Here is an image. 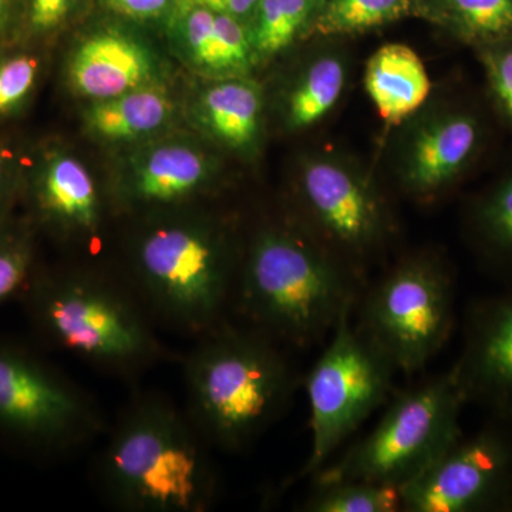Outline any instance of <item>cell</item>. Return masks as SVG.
<instances>
[{"instance_id":"10","label":"cell","mask_w":512,"mask_h":512,"mask_svg":"<svg viewBox=\"0 0 512 512\" xmlns=\"http://www.w3.org/2000/svg\"><path fill=\"white\" fill-rule=\"evenodd\" d=\"M296 198L305 229L340 261L363 275L369 261L392 237L389 205L359 167L330 154L303 161Z\"/></svg>"},{"instance_id":"2","label":"cell","mask_w":512,"mask_h":512,"mask_svg":"<svg viewBox=\"0 0 512 512\" xmlns=\"http://www.w3.org/2000/svg\"><path fill=\"white\" fill-rule=\"evenodd\" d=\"M208 446L190 416L144 394L127 407L101 454L103 493L126 511H207L218 488Z\"/></svg>"},{"instance_id":"17","label":"cell","mask_w":512,"mask_h":512,"mask_svg":"<svg viewBox=\"0 0 512 512\" xmlns=\"http://www.w3.org/2000/svg\"><path fill=\"white\" fill-rule=\"evenodd\" d=\"M365 87L384 123L399 126L429 99L431 80L412 47L389 43L367 62Z\"/></svg>"},{"instance_id":"25","label":"cell","mask_w":512,"mask_h":512,"mask_svg":"<svg viewBox=\"0 0 512 512\" xmlns=\"http://www.w3.org/2000/svg\"><path fill=\"white\" fill-rule=\"evenodd\" d=\"M474 231L491 258L512 269V173L474 208Z\"/></svg>"},{"instance_id":"22","label":"cell","mask_w":512,"mask_h":512,"mask_svg":"<svg viewBox=\"0 0 512 512\" xmlns=\"http://www.w3.org/2000/svg\"><path fill=\"white\" fill-rule=\"evenodd\" d=\"M410 8L412 0H325L309 28L320 36L365 32L403 18Z\"/></svg>"},{"instance_id":"18","label":"cell","mask_w":512,"mask_h":512,"mask_svg":"<svg viewBox=\"0 0 512 512\" xmlns=\"http://www.w3.org/2000/svg\"><path fill=\"white\" fill-rule=\"evenodd\" d=\"M195 116L204 130L237 151L254 150L264 119V93L245 76L224 77L198 97Z\"/></svg>"},{"instance_id":"1","label":"cell","mask_w":512,"mask_h":512,"mask_svg":"<svg viewBox=\"0 0 512 512\" xmlns=\"http://www.w3.org/2000/svg\"><path fill=\"white\" fill-rule=\"evenodd\" d=\"M365 288V276L299 225L268 227L239 261L234 301L252 329L276 343L308 348L356 308Z\"/></svg>"},{"instance_id":"34","label":"cell","mask_w":512,"mask_h":512,"mask_svg":"<svg viewBox=\"0 0 512 512\" xmlns=\"http://www.w3.org/2000/svg\"><path fill=\"white\" fill-rule=\"evenodd\" d=\"M15 26V0H0V45L9 39Z\"/></svg>"},{"instance_id":"7","label":"cell","mask_w":512,"mask_h":512,"mask_svg":"<svg viewBox=\"0 0 512 512\" xmlns=\"http://www.w3.org/2000/svg\"><path fill=\"white\" fill-rule=\"evenodd\" d=\"M355 312L357 328L389 357L397 372L413 375L450 338L453 278L437 255L407 256L363 289Z\"/></svg>"},{"instance_id":"26","label":"cell","mask_w":512,"mask_h":512,"mask_svg":"<svg viewBox=\"0 0 512 512\" xmlns=\"http://www.w3.org/2000/svg\"><path fill=\"white\" fill-rule=\"evenodd\" d=\"M454 30L483 46L512 36V0H446Z\"/></svg>"},{"instance_id":"3","label":"cell","mask_w":512,"mask_h":512,"mask_svg":"<svg viewBox=\"0 0 512 512\" xmlns=\"http://www.w3.org/2000/svg\"><path fill=\"white\" fill-rule=\"evenodd\" d=\"M190 419L210 446L239 451L292 402L299 379L275 340L225 323L185 359Z\"/></svg>"},{"instance_id":"13","label":"cell","mask_w":512,"mask_h":512,"mask_svg":"<svg viewBox=\"0 0 512 512\" xmlns=\"http://www.w3.org/2000/svg\"><path fill=\"white\" fill-rule=\"evenodd\" d=\"M466 400L512 416V295L478 306L453 369Z\"/></svg>"},{"instance_id":"5","label":"cell","mask_w":512,"mask_h":512,"mask_svg":"<svg viewBox=\"0 0 512 512\" xmlns=\"http://www.w3.org/2000/svg\"><path fill=\"white\" fill-rule=\"evenodd\" d=\"M23 299L46 342L93 365L133 373L165 356L136 299L103 276L36 272Z\"/></svg>"},{"instance_id":"19","label":"cell","mask_w":512,"mask_h":512,"mask_svg":"<svg viewBox=\"0 0 512 512\" xmlns=\"http://www.w3.org/2000/svg\"><path fill=\"white\" fill-rule=\"evenodd\" d=\"M174 104L160 84L140 87L113 99L93 101L84 124L100 140H137L150 136L171 120Z\"/></svg>"},{"instance_id":"21","label":"cell","mask_w":512,"mask_h":512,"mask_svg":"<svg viewBox=\"0 0 512 512\" xmlns=\"http://www.w3.org/2000/svg\"><path fill=\"white\" fill-rule=\"evenodd\" d=\"M325 0H259L249 29L256 59L279 55L308 32Z\"/></svg>"},{"instance_id":"29","label":"cell","mask_w":512,"mask_h":512,"mask_svg":"<svg viewBox=\"0 0 512 512\" xmlns=\"http://www.w3.org/2000/svg\"><path fill=\"white\" fill-rule=\"evenodd\" d=\"M488 87L498 110L512 126V36L478 46Z\"/></svg>"},{"instance_id":"28","label":"cell","mask_w":512,"mask_h":512,"mask_svg":"<svg viewBox=\"0 0 512 512\" xmlns=\"http://www.w3.org/2000/svg\"><path fill=\"white\" fill-rule=\"evenodd\" d=\"M42 62L30 50L0 55V120L18 114L35 93Z\"/></svg>"},{"instance_id":"31","label":"cell","mask_w":512,"mask_h":512,"mask_svg":"<svg viewBox=\"0 0 512 512\" xmlns=\"http://www.w3.org/2000/svg\"><path fill=\"white\" fill-rule=\"evenodd\" d=\"M18 190V161L9 147L0 144V222L8 220V211Z\"/></svg>"},{"instance_id":"14","label":"cell","mask_w":512,"mask_h":512,"mask_svg":"<svg viewBox=\"0 0 512 512\" xmlns=\"http://www.w3.org/2000/svg\"><path fill=\"white\" fill-rule=\"evenodd\" d=\"M160 64L153 50L120 30H101L74 47L67 60V82L93 101L113 99L158 83Z\"/></svg>"},{"instance_id":"12","label":"cell","mask_w":512,"mask_h":512,"mask_svg":"<svg viewBox=\"0 0 512 512\" xmlns=\"http://www.w3.org/2000/svg\"><path fill=\"white\" fill-rule=\"evenodd\" d=\"M483 128L474 114L439 110L414 124L399 158L400 187L420 201L433 200L456 183L474 160Z\"/></svg>"},{"instance_id":"6","label":"cell","mask_w":512,"mask_h":512,"mask_svg":"<svg viewBox=\"0 0 512 512\" xmlns=\"http://www.w3.org/2000/svg\"><path fill=\"white\" fill-rule=\"evenodd\" d=\"M466 403L453 370L396 394L365 439L313 474L315 485L366 481L400 490L460 439Z\"/></svg>"},{"instance_id":"11","label":"cell","mask_w":512,"mask_h":512,"mask_svg":"<svg viewBox=\"0 0 512 512\" xmlns=\"http://www.w3.org/2000/svg\"><path fill=\"white\" fill-rule=\"evenodd\" d=\"M512 448L501 434L483 431L451 444L412 483L400 488L402 511L468 512L491 507L507 494Z\"/></svg>"},{"instance_id":"8","label":"cell","mask_w":512,"mask_h":512,"mask_svg":"<svg viewBox=\"0 0 512 512\" xmlns=\"http://www.w3.org/2000/svg\"><path fill=\"white\" fill-rule=\"evenodd\" d=\"M356 309V308H355ZM343 313L328 348L305 380L312 447L299 477L313 476L379 407L390 400L397 369L389 357Z\"/></svg>"},{"instance_id":"15","label":"cell","mask_w":512,"mask_h":512,"mask_svg":"<svg viewBox=\"0 0 512 512\" xmlns=\"http://www.w3.org/2000/svg\"><path fill=\"white\" fill-rule=\"evenodd\" d=\"M214 168L198 148L160 144L141 154L121 180L117 195L131 210L161 211L211 187Z\"/></svg>"},{"instance_id":"32","label":"cell","mask_w":512,"mask_h":512,"mask_svg":"<svg viewBox=\"0 0 512 512\" xmlns=\"http://www.w3.org/2000/svg\"><path fill=\"white\" fill-rule=\"evenodd\" d=\"M175 0H106L107 5L121 15L133 19H154L163 15Z\"/></svg>"},{"instance_id":"27","label":"cell","mask_w":512,"mask_h":512,"mask_svg":"<svg viewBox=\"0 0 512 512\" xmlns=\"http://www.w3.org/2000/svg\"><path fill=\"white\" fill-rule=\"evenodd\" d=\"M35 274L30 229L0 222V305L23 298Z\"/></svg>"},{"instance_id":"4","label":"cell","mask_w":512,"mask_h":512,"mask_svg":"<svg viewBox=\"0 0 512 512\" xmlns=\"http://www.w3.org/2000/svg\"><path fill=\"white\" fill-rule=\"evenodd\" d=\"M238 269L227 232L201 218H157L134 242L137 292L160 318L194 335L222 323Z\"/></svg>"},{"instance_id":"9","label":"cell","mask_w":512,"mask_h":512,"mask_svg":"<svg viewBox=\"0 0 512 512\" xmlns=\"http://www.w3.org/2000/svg\"><path fill=\"white\" fill-rule=\"evenodd\" d=\"M96 404L42 357L0 340V437L13 446L55 456L103 429Z\"/></svg>"},{"instance_id":"20","label":"cell","mask_w":512,"mask_h":512,"mask_svg":"<svg viewBox=\"0 0 512 512\" xmlns=\"http://www.w3.org/2000/svg\"><path fill=\"white\" fill-rule=\"evenodd\" d=\"M348 69L335 53L313 59L289 90L285 101V126L291 131L308 130L335 109L345 92Z\"/></svg>"},{"instance_id":"33","label":"cell","mask_w":512,"mask_h":512,"mask_svg":"<svg viewBox=\"0 0 512 512\" xmlns=\"http://www.w3.org/2000/svg\"><path fill=\"white\" fill-rule=\"evenodd\" d=\"M184 5L204 6L214 12L224 13L241 20L254 13L259 0H180Z\"/></svg>"},{"instance_id":"24","label":"cell","mask_w":512,"mask_h":512,"mask_svg":"<svg viewBox=\"0 0 512 512\" xmlns=\"http://www.w3.org/2000/svg\"><path fill=\"white\" fill-rule=\"evenodd\" d=\"M175 39L184 60L198 72L224 79V63L215 32V12L204 6L178 5Z\"/></svg>"},{"instance_id":"30","label":"cell","mask_w":512,"mask_h":512,"mask_svg":"<svg viewBox=\"0 0 512 512\" xmlns=\"http://www.w3.org/2000/svg\"><path fill=\"white\" fill-rule=\"evenodd\" d=\"M76 0H25L20 28L32 39L56 32L72 12Z\"/></svg>"},{"instance_id":"23","label":"cell","mask_w":512,"mask_h":512,"mask_svg":"<svg viewBox=\"0 0 512 512\" xmlns=\"http://www.w3.org/2000/svg\"><path fill=\"white\" fill-rule=\"evenodd\" d=\"M303 510L309 512L402 511V494L390 485L366 481H336L315 485Z\"/></svg>"},{"instance_id":"16","label":"cell","mask_w":512,"mask_h":512,"mask_svg":"<svg viewBox=\"0 0 512 512\" xmlns=\"http://www.w3.org/2000/svg\"><path fill=\"white\" fill-rule=\"evenodd\" d=\"M29 200L40 224L62 235H93L101 221V200L92 174L79 160L52 151L37 165Z\"/></svg>"}]
</instances>
